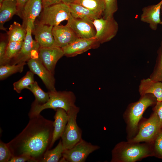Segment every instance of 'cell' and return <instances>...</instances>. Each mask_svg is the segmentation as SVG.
I'll use <instances>...</instances> for the list:
<instances>
[{"instance_id":"7","label":"cell","mask_w":162,"mask_h":162,"mask_svg":"<svg viewBox=\"0 0 162 162\" xmlns=\"http://www.w3.org/2000/svg\"><path fill=\"white\" fill-rule=\"evenodd\" d=\"M39 23L53 26L68 20L71 14L68 5L62 2L43 8Z\"/></svg>"},{"instance_id":"39","label":"cell","mask_w":162,"mask_h":162,"mask_svg":"<svg viewBox=\"0 0 162 162\" xmlns=\"http://www.w3.org/2000/svg\"><path fill=\"white\" fill-rule=\"evenodd\" d=\"M161 14H162V10H161ZM160 24L162 26V21H161L160 22ZM161 39H162V40H161V42H162V34Z\"/></svg>"},{"instance_id":"8","label":"cell","mask_w":162,"mask_h":162,"mask_svg":"<svg viewBox=\"0 0 162 162\" xmlns=\"http://www.w3.org/2000/svg\"><path fill=\"white\" fill-rule=\"evenodd\" d=\"M100 148L82 139L71 148L64 149L59 162H84L90 154Z\"/></svg>"},{"instance_id":"24","label":"cell","mask_w":162,"mask_h":162,"mask_svg":"<svg viewBox=\"0 0 162 162\" xmlns=\"http://www.w3.org/2000/svg\"><path fill=\"white\" fill-rule=\"evenodd\" d=\"M27 33L26 29L19 23L14 22L8 32V42L24 41Z\"/></svg>"},{"instance_id":"36","label":"cell","mask_w":162,"mask_h":162,"mask_svg":"<svg viewBox=\"0 0 162 162\" xmlns=\"http://www.w3.org/2000/svg\"><path fill=\"white\" fill-rule=\"evenodd\" d=\"M8 43L4 41L0 43V65L2 63L5 57L7 46Z\"/></svg>"},{"instance_id":"18","label":"cell","mask_w":162,"mask_h":162,"mask_svg":"<svg viewBox=\"0 0 162 162\" xmlns=\"http://www.w3.org/2000/svg\"><path fill=\"white\" fill-rule=\"evenodd\" d=\"M162 4V0L157 4L145 7L142 9L140 20L149 24L153 30H157L161 21L160 16Z\"/></svg>"},{"instance_id":"22","label":"cell","mask_w":162,"mask_h":162,"mask_svg":"<svg viewBox=\"0 0 162 162\" xmlns=\"http://www.w3.org/2000/svg\"><path fill=\"white\" fill-rule=\"evenodd\" d=\"M62 2L79 4L101 16L103 14L105 9L104 0H62Z\"/></svg>"},{"instance_id":"37","label":"cell","mask_w":162,"mask_h":162,"mask_svg":"<svg viewBox=\"0 0 162 162\" xmlns=\"http://www.w3.org/2000/svg\"><path fill=\"white\" fill-rule=\"evenodd\" d=\"M28 0H16L17 5L18 12L17 14L21 17L22 13L23 8Z\"/></svg>"},{"instance_id":"19","label":"cell","mask_w":162,"mask_h":162,"mask_svg":"<svg viewBox=\"0 0 162 162\" xmlns=\"http://www.w3.org/2000/svg\"><path fill=\"white\" fill-rule=\"evenodd\" d=\"M54 116L53 131L50 148L55 142L61 137L68 121V115L65 111L62 108H58Z\"/></svg>"},{"instance_id":"9","label":"cell","mask_w":162,"mask_h":162,"mask_svg":"<svg viewBox=\"0 0 162 162\" xmlns=\"http://www.w3.org/2000/svg\"><path fill=\"white\" fill-rule=\"evenodd\" d=\"M96 30L95 37L100 44L110 40L116 35L118 24L114 17L99 18L93 21Z\"/></svg>"},{"instance_id":"33","label":"cell","mask_w":162,"mask_h":162,"mask_svg":"<svg viewBox=\"0 0 162 162\" xmlns=\"http://www.w3.org/2000/svg\"><path fill=\"white\" fill-rule=\"evenodd\" d=\"M12 156V154L7 143H5L0 140V162H9Z\"/></svg>"},{"instance_id":"27","label":"cell","mask_w":162,"mask_h":162,"mask_svg":"<svg viewBox=\"0 0 162 162\" xmlns=\"http://www.w3.org/2000/svg\"><path fill=\"white\" fill-rule=\"evenodd\" d=\"M26 64V62H23L17 64H8L0 65V80H4L16 73H21Z\"/></svg>"},{"instance_id":"16","label":"cell","mask_w":162,"mask_h":162,"mask_svg":"<svg viewBox=\"0 0 162 162\" xmlns=\"http://www.w3.org/2000/svg\"><path fill=\"white\" fill-rule=\"evenodd\" d=\"M52 33L56 46L63 48L78 38L71 28L67 24L53 27Z\"/></svg>"},{"instance_id":"3","label":"cell","mask_w":162,"mask_h":162,"mask_svg":"<svg viewBox=\"0 0 162 162\" xmlns=\"http://www.w3.org/2000/svg\"><path fill=\"white\" fill-rule=\"evenodd\" d=\"M157 102L153 95L147 94L141 96L138 101L128 106L123 115L127 125L128 140L132 138L137 134L139 124L145 111L149 107L154 106Z\"/></svg>"},{"instance_id":"38","label":"cell","mask_w":162,"mask_h":162,"mask_svg":"<svg viewBox=\"0 0 162 162\" xmlns=\"http://www.w3.org/2000/svg\"><path fill=\"white\" fill-rule=\"evenodd\" d=\"M62 0H43V8L52 5L59 3L62 2Z\"/></svg>"},{"instance_id":"17","label":"cell","mask_w":162,"mask_h":162,"mask_svg":"<svg viewBox=\"0 0 162 162\" xmlns=\"http://www.w3.org/2000/svg\"><path fill=\"white\" fill-rule=\"evenodd\" d=\"M53 27L40 23L34 26L32 32L40 47H48L56 46L52 33Z\"/></svg>"},{"instance_id":"14","label":"cell","mask_w":162,"mask_h":162,"mask_svg":"<svg viewBox=\"0 0 162 162\" xmlns=\"http://www.w3.org/2000/svg\"><path fill=\"white\" fill-rule=\"evenodd\" d=\"M64 55L62 48L55 46L48 47H40L38 57L47 69L54 74L57 62Z\"/></svg>"},{"instance_id":"20","label":"cell","mask_w":162,"mask_h":162,"mask_svg":"<svg viewBox=\"0 0 162 162\" xmlns=\"http://www.w3.org/2000/svg\"><path fill=\"white\" fill-rule=\"evenodd\" d=\"M138 91L140 96L151 94L158 102L162 101V82L154 81L150 78L143 79L140 82Z\"/></svg>"},{"instance_id":"41","label":"cell","mask_w":162,"mask_h":162,"mask_svg":"<svg viewBox=\"0 0 162 162\" xmlns=\"http://www.w3.org/2000/svg\"><path fill=\"white\" fill-rule=\"evenodd\" d=\"M161 10H162V4L161 6Z\"/></svg>"},{"instance_id":"25","label":"cell","mask_w":162,"mask_h":162,"mask_svg":"<svg viewBox=\"0 0 162 162\" xmlns=\"http://www.w3.org/2000/svg\"><path fill=\"white\" fill-rule=\"evenodd\" d=\"M64 150L62 140H60L55 148L49 149L45 152L40 162H59L62 157Z\"/></svg>"},{"instance_id":"11","label":"cell","mask_w":162,"mask_h":162,"mask_svg":"<svg viewBox=\"0 0 162 162\" xmlns=\"http://www.w3.org/2000/svg\"><path fill=\"white\" fill-rule=\"evenodd\" d=\"M67 24L73 30L78 38H94L96 30L93 21L86 18H76L70 16Z\"/></svg>"},{"instance_id":"10","label":"cell","mask_w":162,"mask_h":162,"mask_svg":"<svg viewBox=\"0 0 162 162\" xmlns=\"http://www.w3.org/2000/svg\"><path fill=\"white\" fill-rule=\"evenodd\" d=\"M27 33L22 47L18 54L10 61L9 64H17L27 62L32 57H38L40 46L32 36V29L29 26L26 28Z\"/></svg>"},{"instance_id":"1","label":"cell","mask_w":162,"mask_h":162,"mask_svg":"<svg viewBox=\"0 0 162 162\" xmlns=\"http://www.w3.org/2000/svg\"><path fill=\"white\" fill-rule=\"evenodd\" d=\"M53 122L40 114L30 118L22 130L7 143L13 156L26 155L30 157V162H40L50 149Z\"/></svg>"},{"instance_id":"34","label":"cell","mask_w":162,"mask_h":162,"mask_svg":"<svg viewBox=\"0 0 162 162\" xmlns=\"http://www.w3.org/2000/svg\"><path fill=\"white\" fill-rule=\"evenodd\" d=\"M152 110L157 115L160 127L162 128V101H157L153 108Z\"/></svg>"},{"instance_id":"6","label":"cell","mask_w":162,"mask_h":162,"mask_svg":"<svg viewBox=\"0 0 162 162\" xmlns=\"http://www.w3.org/2000/svg\"><path fill=\"white\" fill-rule=\"evenodd\" d=\"M161 128L158 117L157 114L153 111L148 118H143L142 121H140L137 134L134 137L128 141L151 143Z\"/></svg>"},{"instance_id":"15","label":"cell","mask_w":162,"mask_h":162,"mask_svg":"<svg viewBox=\"0 0 162 162\" xmlns=\"http://www.w3.org/2000/svg\"><path fill=\"white\" fill-rule=\"evenodd\" d=\"M43 0H28L24 6L22 13V26L26 29L27 26L32 31L34 28V21L40 13L43 6Z\"/></svg>"},{"instance_id":"31","label":"cell","mask_w":162,"mask_h":162,"mask_svg":"<svg viewBox=\"0 0 162 162\" xmlns=\"http://www.w3.org/2000/svg\"><path fill=\"white\" fill-rule=\"evenodd\" d=\"M151 143L153 156L162 159V128Z\"/></svg>"},{"instance_id":"35","label":"cell","mask_w":162,"mask_h":162,"mask_svg":"<svg viewBox=\"0 0 162 162\" xmlns=\"http://www.w3.org/2000/svg\"><path fill=\"white\" fill-rule=\"evenodd\" d=\"M30 158L26 155H21L18 156H13L9 162H30Z\"/></svg>"},{"instance_id":"26","label":"cell","mask_w":162,"mask_h":162,"mask_svg":"<svg viewBox=\"0 0 162 162\" xmlns=\"http://www.w3.org/2000/svg\"><path fill=\"white\" fill-rule=\"evenodd\" d=\"M23 41L8 42L4 59L0 65L9 64L20 51L23 44Z\"/></svg>"},{"instance_id":"13","label":"cell","mask_w":162,"mask_h":162,"mask_svg":"<svg viewBox=\"0 0 162 162\" xmlns=\"http://www.w3.org/2000/svg\"><path fill=\"white\" fill-rule=\"evenodd\" d=\"M27 64L30 70L41 79L49 91L56 90L54 74L44 66L38 57L30 58Z\"/></svg>"},{"instance_id":"21","label":"cell","mask_w":162,"mask_h":162,"mask_svg":"<svg viewBox=\"0 0 162 162\" xmlns=\"http://www.w3.org/2000/svg\"><path fill=\"white\" fill-rule=\"evenodd\" d=\"M18 8L16 0H5L0 4V28L6 30L4 27V23L10 20L13 16L17 13Z\"/></svg>"},{"instance_id":"40","label":"cell","mask_w":162,"mask_h":162,"mask_svg":"<svg viewBox=\"0 0 162 162\" xmlns=\"http://www.w3.org/2000/svg\"><path fill=\"white\" fill-rule=\"evenodd\" d=\"M4 0H0V3L1 4Z\"/></svg>"},{"instance_id":"32","label":"cell","mask_w":162,"mask_h":162,"mask_svg":"<svg viewBox=\"0 0 162 162\" xmlns=\"http://www.w3.org/2000/svg\"><path fill=\"white\" fill-rule=\"evenodd\" d=\"M105 9L103 18L105 19L113 17L114 14L118 10L117 0H104Z\"/></svg>"},{"instance_id":"5","label":"cell","mask_w":162,"mask_h":162,"mask_svg":"<svg viewBox=\"0 0 162 162\" xmlns=\"http://www.w3.org/2000/svg\"><path fill=\"white\" fill-rule=\"evenodd\" d=\"M79 111L80 108L76 106L67 113V123L61 137L64 149L71 148L82 139V130L76 122Z\"/></svg>"},{"instance_id":"12","label":"cell","mask_w":162,"mask_h":162,"mask_svg":"<svg viewBox=\"0 0 162 162\" xmlns=\"http://www.w3.org/2000/svg\"><path fill=\"white\" fill-rule=\"evenodd\" d=\"M100 44L95 37L90 38H78L62 49L64 55L68 57H73L90 49L97 48Z\"/></svg>"},{"instance_id":"29","label":"cell","mask_w":162,"mask_h":162,"mask_svg":"<svg viewBox=\"0 0 162 162\" xmlns=\"http://www.w3.org/2000/svg\"><path fill=\"white\" fill-rule=\"evenodd\" d=\"M157 56L153 70L150 75L152 80L162 82V42L157 51Z\"/></svg>"},{"instance_id":"4","label":"cell","mask_w":162,"mask_h":162,"mask_svg":"<svg viewBox=\"0 0 162 162\" xmlns=\"http://www.w3.org/2000/svg\"><path fill=\"white\" fill-rule=\"evenodd\" d=\"M48 93L49 98L45 103L40 105L34 102L32 103L28 113L29 118L39 115L45 109H51L56 111L58 108H62L68 113L76 106L75 104L76 97L71 91L56 90L49 91Z\"/></svg>"},{"instance_id":"30","label":"cell","mask_w":162,"mask_h":162,"mask_svg":"<svg viewBox=\"0 0 162 162\" xmlns=\"http://www.w3.org/2000/svg\"><path fill=\"white\" fill-rule=\"evenodd\" d=\"M34 74L30 70L28 71L23 77L13 83L14 90L18 93H20L23 89H27L30 85L35 81Z\"/></svg>"},{"instance_id":"28","label":"cell","mask_w":162,"mask_h":162,"mask_svg":"<svg viewBox=\"0 0 162 162\" xmlns=\"http://www.w3.org/2000/svg\"><path fill=\"white\" fill-rule=\"evenodd\" d=\"M34 95L35 99L34 102L42 105L46 103L49 98V93L44 92L39 86L38 82L34 81L27 88Z\"/></svg>"},{"instance_id":"2","label":"cell","mask_w":162,"mask_h":162,"mask_svg":"<svg viewBox=\"0 0 162 162\" xmlns=\"http://www.w3.org/2000/svg\"><path fill=\"white\" fill-rule=\"evenodd\" d=\"M111 162H135L153 156L151 143L122 141L112 151Z\"/></svg>"},{"instance_id":"23","label":"cell","mask_w":162,"mask_h":162,"mask_svg":"<svg viewBox=\"0 0 162 162\" xmlns=\"http://www.w3.org/2000/svg\"><path fill=\"white\" fill-rule=\"evenodd\" d=\"M72 16L76 18H86L94 20L101 18V16L93 11L78 4H67Z\"/></svg>"}]
</instances>
